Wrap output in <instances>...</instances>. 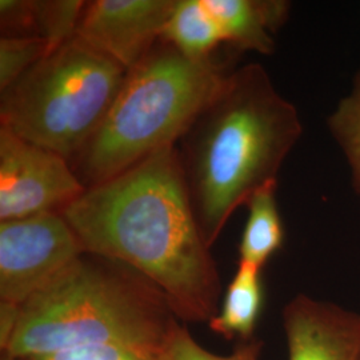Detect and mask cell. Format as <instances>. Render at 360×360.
Here are the masks:
<instances>
[{
  "label": "cell",
  "instance_id": "cell-1",
  "mask_svg": "<svg viewBox=\"0 0 360 360\" xmlns=\"http://www.w3.org/2000/svg\"><path fill=\"white\" fill-rule=\"evenodd\" d=\"M84 252L122 262L167 297L178 319L220 311L221 282L193 210L178 146H167L63 210Z\"/></svg>",
  "mask_w": 360,
  "mask_h": 360
},
{
  "label": "cell",
  "instance_id": "cell-2",
  "mask_svg": "<svg viewBox=\"0 0 360 360\" xmlns=\"http://www.w3.org/2000/svg\"><path fill=\"white\" fill-rule=\"evenodd\" d=\"M302 132L295 105L278 92L263 65H242L224 79L178 142L208 245L217 242L238 207L276 183Z\"/></svg>",
  "mask_w": 360,
  "mask_h": 360
},
{
  "label": "cell",
  "instance_id": "cell-3",
  "mask_svg": "<svg viewBox=\"0 0 360 360\" xmlns=\"http://www.w3.org/2000/svg\"><path fill=\"white\" fill-rule=\"evenodd\" d=\"M179 327L167 297L142 274L83 252L19 306L1 352L22 359L94 345L165 352Z\"/></svg>",
  "mask_w": 360,
  "mask_h": 360
},
{
  "label": "cell",
  "instance_id": "cell-4",
  "mask_svg": "<svg viewBox=\"0 0 360 360\" xmlns=\"http://www.w3.org/2000/svg\"><path fill=\"white\" fill-rule=\"evenodd\" d=\"M232 70L214 53L193 60L159 39L132 70L102 126L71 167L86 188L175 146Z\"/></svg>",
  "mask_w": 360,
  "mask_h": 360
},
{
  "label": "cell",
  "instance_id": "cell-5",
  "mask_svg": "<svg viewBox=\"0 0 360 360\" xmlns=\"http://www.w3.org/2000/svg\"><path fill=\"white\" fill-rule=\"evenodd\" d=\"M127 74L75 37L1 91L0 124L71 163L102 126Z\"/></svg>",
  "mask_w": 360,
  "mask_h": 360
},
{
  "label": "cell",
  "instance_id": "cell-6",
  "mask_svg": "<svg viewBox=\"0 0 360 360\" xmlns=\"http://www.w3.org/2000/svg\"><path fill=\"white\" fill-rule=\"evenodd\" d=\"M84 252L63 212L0 221V299L22 306Z\"/></svg>",
  "mask_w": 360,
  "mask_h": 360
},
{
  "label": "cell",
  "instance_id": "cell-7",
  "mask_svg": "<svg viewBox=\"0 0 360 360\" xmlns=\"http://www.w3.org/2000/svg\"><path fill=\"white\" fill-rule=\"evenodd\" d=\"M86 190L62 155L0 124V221L63 212Z\"/></svg>",
  "mask_w": 360,
  "mask_h": 360
},
{
  "label": "cell",
  "instance_id": "cell-8",
  "mask_svg": "<svg viewBox=\"0 0 360 360\" xmlns=\"http://www.w3.org/2000/svg\"><path fill=\"white\" fill-rule=\"evenodd\" d=\"M176 0L87 1L77 38L132 70L162 37Z\"/></svg>",
  "mask_w": 360,
  "mask_h": 360
},
{
  "label": "cell",
  "instance_id": "cell-9",
  "mask_svg": "<svg viewBox=\"0 0 360 360\" xmlns=\"http://www.w3.org/2000/svg\"><path fill=\"white\" fill-rule=\"evenodd\" d=\"M290 360H360V315L307 295L284 307Z\"/></svg>",
  "mask_w": 360,
  "mask_h": 360
},
{
  "label": "cell",
  "instance_id": "cell-10",
  "mask_svg": "<svg viewBox=\"0 0 360 360\" xmlns=\"http://www.w3.org/2000/svg\"><path fill=\"white\" fill-rule=\"evenodd\" d=\"M217 19L224 41L245 51L271 55L275 51L272 32L282 26L290 4L276 0H205Z\"/></svg>",
  "mask_w": 360,
  "mask_h": 360
},
{
  "label": "cell",
  "instance_id": "cell-11",
  "mask_svg": "<svg viewBox=\"0 0 360 360\" xmlns=\"http://www.w3.org/2000/svg\"><path fill=\"white\" fill-rule=\"evenodd\" d=\"M262 307V269L239 262L238 270L223 297L218 316L208 326L227 340L233 338H240L245 342L252 340Z\"/></svg>",
  "mask_w": 360,
  "mask_h": 360
},
{
  "label": "cell",
  "instance_id": "cell-12",
  "mask_svg": "<svg viewBox=\"0 0 360 360\" xmlns=\"http://www.w3.org/2000/svg\"><path fill=\"white\" fill-rule=\"evenodd\" d=\"M160 39L193 60L212 56L224 41L218 22L205 0H176Z\"/></svg>",
  "mask_w": 360,
  "mask_h": 360
},
{
  "label": "cell",
  "instance_id": "cell-13",
  "mask_svg": "<svg viewBox=\"0 0 360 360\" xmlns=\"http://www.w3.org/2000/svg\"><path fill=\"white\" fill-rule=\"evenodd\" d=\"M276 183L260 188L247 202L248 218L239 245V262L259 269L282 247L284 230L276 203Z\"/></svg>",
  "mask_w": 360,
  "mask_h": 360
},
{
  "label": "cell",
  "instance_id": "cell-14",
  "mask_svg": "<svg viewBox=\"0 0 360 360\" xmlns=\"http://www.w3.org/2000/svg\"><path fill=\"white\" fill-rule=\"evenodd\" d=\"M328 129L347 159L354 188L360 198V70L351 92L328 117Z\"/></svg>",
  "mask_w": 360,
  "mask_h": 360
},
{
  "label": "cell",
  "instance_id": "cell-15",
  "mask_svg": "<svg viewBox=\"0 0 360 360\" xmlns=\"http://www.w3.org/2000/svg\"><path fill=\"white\" fill-rule=\"evenodd\" d=\"M86 3L82 0H34L37 35L46 40L49 55L77 37Z\"/></svg>",
  "mask_w": 360,
  "mask_h": 360
},
{
  "label": "cell",
  "instance_id": "cell-16",
  "mask_svg": "<svg viewBox=\"0 0 360 360\" xmlns=\"http://www.w3.org/2000/svg\"><path fill=\"white\" fill-rule=\"evenodd\" d=\"M49 55V46L39 37H1L0 39V91L10 86Z\"/></svg>",
  "mask_w": 360,
  "mask_h": 360
},
{
  "label": "cell",
  "instance_id": "cell-17",
  "mask_svg": "<svg viewBox=\"0 0 360 360\" xmlns=\"http://www.w3.org/2000/svg\"><path fill=\"white\" fill-rule=\"evenodd\" d=\"M166 351L155 352L122 345H94L65 348L18 360H167Z\"/></svg>",
  "mask_w": 360,
  "mask_h": 360
},
{
  "label": "cell",
  "instance_id": "cell-18",
  "mask_svg": "<svg viewBox=\"0 0 360 360\" xmlns=\"http://www.w3.org/2000/svg\"><path fill=\"white\" fill-rule=\"evenodd\" d=\"M263 348L260 340H248L236 348L231 355H215L202 347L184 327L172 335L166 355L167 360H257Z\"/></svg>",
  "mask_w": 360,
  "mask_h": 360
},
{
  "label": "cell",
  "instance_id": "cell-19",
  "mask_svg": "<svg viewBox=\"0 0 360 360\" xmlns=\"http://www.w3.org/2000/svg\"><path fill=\"white\" fill-rule=\"evenodd\" d=\"M1 37H38L34 0L0 1Z\"/></svg>",
  "mask_w": 360,
  "mask_h": 360
},
{
  "label": "cell",
  "instance_id": "cell-20",
  "mask_svg": "<svg viewBox=\"0 0 360 360\" xmlns=\"http://www.w3.org/2000/svg\"><path fill=\"white\" fill-rule=\"evenodd\" d=\"M0 360H18L13 355H11V354H8V352H3L1 354V359Z\"/></svg>",
  "mask_w": 360,
  "mask_h": 360
}]
</instances>
